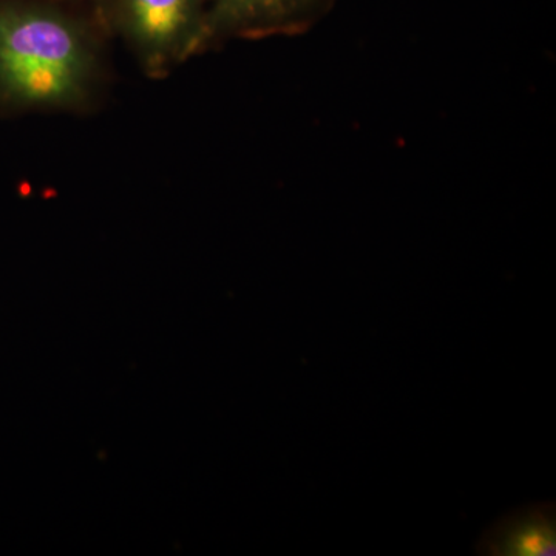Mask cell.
I'll list each match as a JSON object with an SVG mask.
<instances>
[{
	"label": "cell",
	"mask_w": 556,
	"mask_h": 556,
	"mask_svg": "<svg viewBox=\"0 0 556 556\" xmlns=\"http://www.w3.org/2000/svg\"><path fill=\"white\" fill-rule=\"evenodd\" d=\"M203 0H118L119 30L150 75L195 51L204 13Z\"/></svg>",
	"instance_id": "7a4b0ae2"
},
{
	"label": "cell",
	"mask_w": 556,
	"mask_h": 556,
	"mask_svg": "<svg viewBox=\"0 0 556 556\" xmlns=\"http://www.w3.org/2000/svg\"><path fill=\"white\" fill-rule=\"evenodd\" d=\"M329 0H214L201 24L193 54L228 36H262L302 30Z\"/></svg>",
	"instance_id": "3957f363"
},
{
	"label": "cell",
	"mask_w": 556,
	"mask_h": 556,
	"mask_svg": "<svg viewBox=\"0 0 556 556\" xmlns=\"http://www.w3.org/2000/svg\"><path fill=\"white\" fill-rule=\"evenodd\" d=\"M554 503H535L497 519L477 546L478 555L548 556L556 554Z\"/></svg>",
	"instance_id": "277c9868"
},
{
	"label": "cell",
	"mask_w": 556,
	"mask_h": 556,
	"mask_svg": "<svg viewBox=\"0 0 556 556\" xmlns=\"http://www.w3.org/2000/svg\"><path fill=\"white\" fill-rule=\"evenodd\" d=\"M97 73V47L79 21L47 3L0 0V109L73 108Z\"/></svg>",
	"instance_id": "6da1fadb"
}]
</instances>
